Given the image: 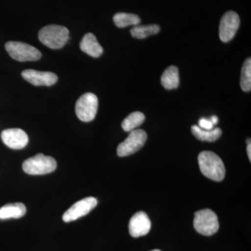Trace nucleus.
I'll return each mask as SVG.
<instances>
[{
  "instance_id": "f257e3e1",
  "label": "nucleus",
  "mask_w": 251,
  "mask_h": 251,
  "mask_svg": "<svg viewBox=\"0 0 251 251\" xmlns=\"http://www.w3.org/2000/svg\"><path fill=\"white\" fill-rule=\"evenodd\" d=\"M198 163L201 173L206 177L221 181L226 175V168L222 159L211 151H203L198 156Z\"/></svg>"
},
{
  "instance_id": "f03ea898",
  "label": "nucleus",
  "mask_w": 251,
  "mask_h": 251,
  "mask_svg": "<svg viewBox=\"0 0 251 251\" xmlns=\"http://www.w3.org/2000/svg\"><path fill=\"white\" fill-rule=\"evenodd\" d=\"M39 41L51 49H60L69 39V31L67 27L57 25L45 26L39 31Z\"/></svg>"
},
{
  "instance_id": "7ed1b4c3",
  "label": "nucleus",
  "mask_w": 251,
  "mask_h": 251,
  "mask_svg": "<svg viewBox=\"0 0 251 251\" xmlns=\"http://www.w3.org/2000/svg\"><path fill=\"white\" fill-rule=\"evenodd\" d=\"M22 167L23 171L28 175H43L55 171L57 162L52 157L39 153L25 160Z\"/></svg>"
},
{
  "instance_id": "20e7f679",
  "label": "nucleus",
  "mask_w": 251,
  "mask_h": 251,
  "mask_svg": "<svg viewBox=\"0 0 251 251\" xmlns=\"http://www.w3.org/2000/svg\"><path fill=\"white\" fill-rule=\"evenodd\" d=\"M193 226L198 233L211 236L219 230V219L215 212L211 209H202L195 213Z\"/></svg>"
},
{
  "instance_id": "39448f33",
  "label": "nucleus",
  "mask_w": 251,
  "mask_h": 251,
  "mask_svg": "<svg viewBox=\"0 0 251 251\" xmlns=\"http://www.w3.org/2000/svg\"><path fill=\"white\" fill-rule=\"evenodd\" d=\"M5 49L9 55L18 62H32L41 57L39 50L20 41H9L5 44Z\"/></svg>"
},
{
  "instance_id": "423d86ee",
  "label": "nucleus",
  "mask_w": 251,
  "mask_h": 251,
  "mask_svg": "<svg viewBox=\"0 0 251 251\" xmlns=\"http://www.w3.org/2000/svg\"><path fill=\"white\" fill-rule=\"evenodd\" d=\"M98 105V98L95 94H84L75 104V113L77 118L84 122L92 121L97 115Z\"/></svg>"
},
{
  "instance_id": "0eeeda50",
  "label": "nucleus",
  "mask_w": 251,
  "mask_h": 251,
  "mask_svg": "<svg viewBox=\"0 0 251 251\" xmlns=\"http://www.w3.org/2000/svg\"><path fill=\"white\" fill-rule=\"evenodd\" d=\"M148 139L146 132L142 129H135L130 132L125 141L118 145L117 149V155L125 157L133 154L143 148Z\"/></svg>"
},
{
  "instance_id": "6e6552de",
  "label": "nucleus",
  "mask_w": 251,
  "mask_h": 251,
  "mask_svg": "<svg viewBox=\"0 0 251 251\" xmlns=\"http://www.w3.org/2000/svg\"><path fill=\"white\" fill-rule=\"evenodd\" d=\"M240 25V18L234 11L226 12L221 18L219 26V37L223 42L227 43L233 39Z\"/></svg>"
},
{
  "instance_id": "1a4fd4ad",
  "label": "nucleus",
  "mask_w": 251,
  "mask_h": 251,
  "mask_svg": "<svg viewBox=\"0 0 251 251\" xmlns=\"http://www.w3.org/2000/svg\"><path fill=\"white\" fill-rule=\"evenodd\" d=\"M98 201L94 197L84 198L73 204L62 216L65 223L72 222L88 214L97 206Z\"/></svg>"
},
{
  "instance_id": "9d476101",
  "label": "nucleus",
  "mask_w": 251,
  "mask_h": 251,
  "mask_svg": "<svg viewBox=\"0 0 251 251\" xmlns=\"http://www.w3.org/2000/svg\"><path fill=\"white\" fill-rule=\"evenodd\" d=\"M3 143L13 150H22L27 146L29 138L24 130L21 128H8L1 133Z\"/></svg>"
},
{
  "instance_id": "9b49d317",
  "label": "nucleus",
  "mask_w": 251,
  "mask_h": 251,
  "mask_svg": "<svg viewBox=\"0 0 251 251\" xmlns=\"http://www.w3.org/2000/svg\"><path fill=\"white\" fill-rule=\"evenodd\" d=\"M22 76L31 85L35 86H52L58 80V77L54 73L39 72L34 69L23 71Z\"/></svg>"
},
{
  "instance_id": "f8f14e48",
  "label": "nucleus",
  "mask_w": 251,
  "mask_h": 251,
  "mask_svg": "<svg viewBox=\"0 0 251 251\" xmlns=\"http://www.w3.org/2000/svg\"><path fill=\"white\" fill-rule=\"evenodd\" d=\"M151 221L146 213L144 211L137 212L132 216L129 222V232L133 237H143L150 232Z\"/></svg>"
},
{
  "instance_id": "ddd939ff",
  "label": "nucleus",
  "mask_w": 251,
  "mask_h": 251,
  "mask_svg": "<svg viewBox=\"0 0 251 251\" xmlns=\"http://www.w3.org/2000/svg\"><path fill=\"white\" fill-rule=\"evenodd\" d=\"M80 48L82 52L94 58L100 57L103 52V48L97 41V37L92 33H87L83 36Z\"/></svg>"
},
{
  "instance_id": "4468645a",
  "label": "nucleus",
  "mask_w": 251,
  "mask_h": 251,
  "mask_svg": "<svg viewBox=\"0 0 251 251\" xmlns=\"http://www.w3.org/2000/svg\"><path fill=\"white\" fill-rule=\"evenodd\" d=\"M27 209L21 202L11 203L0 208V219H20L25 215Z\"/></svg>"
},
{
  "instance_id": "2eb2a0df",
  "label": "nucleus",
  "mask_w": 251,
  "mask_h": 251,
  "mask_svg": "<svg viewBox=\"0 0 251 251\" xmlns=\"http://www.w3.org/2000/svg\"><path fill=\"white\" fill-rule=\"evenodd\" d=\"M162 85L166 90L177 88L179 85V74L177 67L171 66L163 72L161 78Z\"/></svg>"
},
{
  "instance_id": "dca6fc26",
  "label": "nucleus",
  "mask_w": 251,
  "mask_h": 251,
  "mask_svg": "<svg viewBox=\"0 0 251 251\" xmlns=\"http://www.w3.org/2000/svg\"><path fill=\"white\" fill-rule=\"evenodd\" d=\"M191 131L197 139L201 141L214 142L219 139L222 135L221 128H215L212 130H204L197 125L191 127Z\"/></svg>"
},
{
  "instance_id": "f3484780",
  "label": "nucleus",
  "mask_w": 251,
  "mask_h": 251,
  "mask_svg": "<svg viewBox=\"0 0 251 251\" xmlns=\"http://www.w3.org/2000/svg\"><path fill=\"white\" fill-rule=\"evenodd\" d=\"M145 120V116L143 112L139 111L132 112L122 122V128L126 132L132 131L143 125Z\"/></svg>"
},
{
  "instance_id": "a211bd4d",
  "label": "nucleus",
  "mask_w": 251,
  "mask_h": 251,
  "mask_svg": "<svg viewBox=\"0 0 251 251\" xmlns=\"http://www.w3.org/2000/svg\"><path fill=\"white\" fill-rule=\"evenodd\" d=\"M113 21L117 27L124 28L130 25H138L141 20L138 15L117 13L114 16Z\"/></svg>"
},
{
  "instance_id": "6ab92c4d",
  "label": "nucleus",
  "mask_w": 251,
  "mask_h": 251,
  "mask_svg": "<svg viewBox=\"0 0 251 251\" xmlns=\"http://www.w3.org/2000/svg\"><path fill=\"white\" fill-rule=\"evenodd\" d=\"M160 27L157 25H136L130 29V34L135 39H143L148 36L158 34Z\"/></svg>"
},
{
  "instance_id": "aec40b11",
  "label": "nucleus",
  "mask_w": 251,
  "mask_h": 251,
  "mask_svg": "<svg viewBox=\"0 0 251 251\" xmlns=\"http://www.w3.org/2000/svg\"><path fill=\"white\" fill-rule=\"evenodd\" d=\"M241 87L244 92L251 90V59H247L243 64L240 80Z\"/></svg>"
},
{
  "instance_id": "412c9836",
  "label": "nucleus",
  "mask_w": 251,
  "mask_h": 251,
  "mask_svg": "<svg viewBox=\"0 0 251 251\" xmlns=\"http://www.w3.org/2000/svg\"><path fill=\"white\" fill-rule=\"evenodd\" d=\"M198 126L202 129L208 130H212L213 128H214V125L211 123L210 120L204 118V117L200 119L199 122H198Z\"/></svg>"
},
{
  "instance_id": "4be33fe9",
  "label": "nucleus",
  "mask_w": 251,
  "mask_h": 251,
  "mask_svg": "<svg viewBox=\"0 0 251 251\" xmlns=\"http://www.w3.org/2000/svg\"><path fill=\"white\" fill-rule=\"evenodd\" d=\"M247 153L248 156H249V160L251 161V139H248L247 140Z\"/></svg>"
},
{
  "instance_id": "5701e85b",
  "label": "nucleus",
  "mask_w": 251,
  "mask_h": 251,
  "mask_svg": "<svg viewBox=\"0 0 251 251\" xmlns=\"http://www.w3.org/2000/svg\"><path fill=\"white\" fill-rule=\"evenodd\" d=\"M209 120L214 125H217L218 122H219V118L216 116H212Z\"/></svg>"
},
{
  "instance_id": "b1692460",
  "label": "nucleus",
  "mask_w": 251,
  "mask_h": 251,
  "mask_svg": "<svg viewBox=\"0 0 251 251\" xmlns=\"http://www.w3.org/2000/svg\"><path fill=\"white\" fill-rule=\"evenodd\" d=\"M161 251L158 250V249H155V250H152V251Z\"/></svg>"
}]
</instances>
